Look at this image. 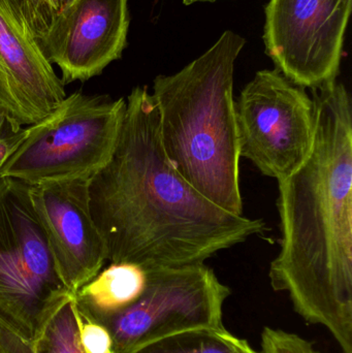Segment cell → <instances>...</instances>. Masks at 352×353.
<instances>
[{
  "label": "cell",
  "instance_id": "cell-20",
  "mask_svg": "<svg viewBox=\"0 0 352 353\" xmlns=\"http://www.w3.org/2000/svg\"><path fill=\"white\" fill-rule=\"evenodd\" d=\"M185 4H191L194 2H203V1H216V0H183Z\"/></svg>",
  "mask_w": 352,
  "mask_h": 353
},
{
  "label": "cell",
  "instance_id": "cell-21",
  "mask_svg": "<svg viewBox=\"0 0 352 353\" xmlns=\"http://www.w3.org/2000/svg\"><path fill=\"white\" fill-rule=\"evenodd\" d=\"M35 1H37V0H28V3H34Z\"/></svg>",
  "mask_w": 352,
  "mask_h": 353
},
{
  "label": "cell",
  "instance_id": "cell-10",
  "mask_svg": "<svg viewBox=\"0 0 352 353\" xmlns=\"http://www.w3.org/2000/svg\"><path fill=\"white\" fill-rule=\"evenodd\" d=\"M66 95L35 34L28 0H0V112L30 126L51 115Z\"/></svg>",
  "mask_w": 352,
  "mask_h": 353
},
{
  "label": "cell",
  "instance_id": "cell-12",
  "mask_svg": "<svg viewBox=\"0 0 352 353\" xmlns=\"http://www.w3.org/2000/svg\"><path fill=\"white\" fill-rule=\"evenodd\" d=\"M147 280V270L138 263H110L74 294L81 319L105 325L141 298Z\"/></svg>",
  "mask_w": 352,
  "mask_h": 353
},
{
  "label": "cell",
  "instance_id": "cell-9",
  "mask_svg": "<svg viewBox=\"0 0 352 353\" xmlns=\"http://www.w3.org/2000/svg\"><path fill=\"white\" fill-rule=\"evenodd\" d=\"M128 0H62L53 10H29L41 50L63 84L99 76L126 46Z\"/></svg>",
  "mask_w": 352,
  "mask_h": 353
},
{
  "label": "cell",
  "instance_id": "cell-7",
  "mask_svg": "<svg viewBox=\"0 0 352 353\" xmlns=\"http://www.w3.org/2000/svg\"><path fill=\"white\" fill-rule=\"evenodd\" d=\"M240 157L282 180L307 159L314 140V105L305 89L279 70L254 74L236 101Z\"/></svg>",
  "mask_w": 352,
  "mask_h": 353
},
{
  "label": "cell",
  "instance_id": "cell-17",
  "mask_svg": "<svg viewBox=\"0 0 352 353\" xmlns=\"http://www.w3.org/2000/svg\"><path fill=\"white\" fill-rule=\"evenodd\" d=\"M25 132L26 128L19 125L0 112V170L22 142Z\"/></svg>",
  "mask_w": 352,
  "mask_h": 353
},
{
  "label": "cell",
  "instance_id": "cell-11",
  "mask_svg": "<svg viewBox=\"0 0 352 353\" xmlns=\"http://www.w3.org/2000/svg\"><path fill=\"white\" fill-rule=\"evenodd\" d=\"M88 181L78 179L29 186L31 203L58 273L74 296L107 261L105 241L91 215Z\"/></svg>",
  "mask_w": 352,
  "mask_h": 353
},
{
  "label": "cell",
  "instance_id": "cell-6",
  "mask_svg": "<svg viewBox=\"0 0 352 353\" xmlns=\"http://www.w3.org/2000/svg\"><path fill=\"white\" fill-rule=\"evenodd\" d=\"M141 298L105 323L113 353H136L163 338L200 327H223V305L231 296L205 263L147 270Z\"/></svg>",
  "mask_w": 352,
  "mask_h": 353
},
{
  "label": "cell",
  "instance_id": "cell-14",
  "mask_svg": "<svg viewBox=\"0 0 352 353\" xmlns=\"http://www.w3.org/2000/svg\"><path fill=\"white\" fill-rule=\"evenodd\" d=\"M32 346L37 353H86L81 343L80 314L74 299L56 313Z\"/></svg>",
  "mask_w": 352,
  "mask_h": 353
},
{
  "label": "cell",
  "instance_id": "cell-4",
  "mask_svg": "<svg viewBox=\"0 0 352 353\" xmlns=\"http://www.w3.org/2000/svg\"><path fill=\"white\" fill-rule=\"evenodd\" d=\"M126 101L74 92L24 139L0 170L28 186L89 180L111 159L121 132Z\"/></svg>",
  "mask_w": 352,
  "mask_h": 353
},
{
  "label": "cell",
  "instance_id": "cell-18",
  "mask_svg": "<svg viewBox=\"0 0 352 353\" xmlns=\"http://www.w3.org/2000/svg\"><path fill=\"white\" fill-rule=\"evenodd\" d=\"M0 353H37L32 344L0 319Z\"/></svg>",
  "mask_w": 352,
  "mask_h": 353
},
{
  "label": "cell",
  "instance_id": "cell-5",
  "mask_svg": "<svg viewBox=\"0 0 352 353\" xmlns=\"http://www.w3.org/2000/svg\"><path fill=\"white\" fill-rule=\"evenodd\" d=\"M74 296L58 273L28 185L0 178V319L33 344Z\"/></svg>",
  "mask_w": 352,
  "mask_h": 353
},
{
  "label": "cell",
  "instance_id": "cell-16",
  "mask_svg": "<svg viewBox=\"0 0 352 353\" xmlns=\"http://www.w3.org/2000/svg\"><path fill=\"white\" fill-rule=\"evenodd\" d=\"M81 343L86 353H113V339L109 330L95 321L80 316Z\"/></svg>",
  "mask_w": 352,
  "mask_h": 353
},
{
  "label": "cell",
  "instance_id": "cell-1",
  "mask_svg": "<svg viewBox=\"0 0 352 353\" xmlns=\"http://www.w3.org/2000/svg\"><path fill=\"white\" fill-rule=\"evenodd\" d=\"M91 215L110 263L145 269L204 263L262 234V219L221 209L196 191L163 152L148 87L132 89L109 163L88 181Z\"/></svg>",
  "mask_w": 352,
  "mask_h": 353
},
{
  "label": "cell",
  "instance_id": "cell-2",
  "mask_svg": "<svg viewBox=\"0 0 352 353\" xmlns=\"http://www.w3.org/2000/svg\"><path fill=\"white\" fill-rule=\"evenodd\" d=\"M314 140L301 167L278 181L281 243L269 270L275 292L352 353V108L344 84L312 90Z\"/></svg>",
  "mask_w": 352,
  "mask_h": 353
},
{
  "label": "cell",
  "instance_id": "cell-3",
  "mask_svg": "<svg viewBox=\"0 0 352 353\" xmlns=\"http://www.w3.org/2000/svg\"><path fill=\"white\" fill-rule=\"evenodd\" d=\"M244 37L231 30L173 74L154 79L151 93L167 161L196 191L243 215L234 74Z\"/></svg>",
  "mask_w": 352,
  "mask_h": 353
},
{
  "label": "cell",
  "instance_id": "cell-13",
  "mask_svg": "<svg viewBox=\"0 0 352 353\" xmlns=\"http://www.w3.org/2000/svg\"><path fill=\"white\" fill-rule=\"evenodd\" d=\"M136 353H260L223 327H200L153 342Z\"/></svg>",
  "mask_w": 352,
  "mask_h": 353
},
{
  "label": "cell",
  "instance_id": "cell-15",
  "mask_svg": "<svg viewBox=\"0 0 352 353\" xmlns=\"http://www.w3.org/2000/svg\"><path fill=\"white\" fill-rule=\"evenodd\" d=\"M260 353H322L313 344L297 334L265 327L262 333Z\"/></svg>",
  "mask_w": 352,
  "mask_h": 353
},
{
  "label": "cell",
  "instance_id": "cell-8",
  "mask_svg": "<svg viewBox=\"0 0 352 353\" xmlns=\"http://www.w3.org/2000/svg\"><path fill=\"white\" fill-rule=\"evenodd\" d=\"M352 0H270L266 53L287 80L320 88L337 80Z\"/></svg>",
  "mask_w": 352,
  "mask_h": 353
},
{
  "label": "cell",
  "instance_id": "cell-19",
  "mask_svg": "<svg viewBox=\"0 0 352 353\" xmlns=\"http://www.w3.org/2000/svg\"><path fill=\"white\" fill-rule=\"evenodd\" d=\"M62 0H37L34 3H28L30 10H53L61 3Z\"/></svg>",
  "mask_w": 352,
  "mask_h": 353
}]
</instances>
